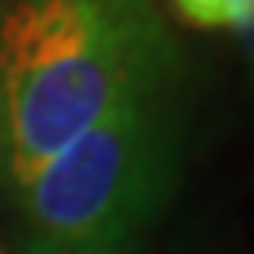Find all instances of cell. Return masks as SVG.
<instances>
[{
    "label": "cell",
    "mask_w": 254,
    "mask_h": 254,
    "mask_svg": "<svg viewBox=\"0 0 254 254\" xmlns=\"http://www.w3.org/2000/svg\"><path fill=\"white\" fill-rule=\"evenodd\" d=\"M170 11L198 32H230L247 39L254 32V0H166Z\"/></svg>",
    "instance_id": "obj_3"
},
{
    "label": "cell",
    "mask_w": 254,
    "mask_h": 254,
    "mask_svg": "<svg viewBox=\"0 0 254 254\" xmlns=\"http://www.w3.org/2000/svg\"><path fill=\"white\" fill-rule=\"evenodd\" d=\"M240 53H244V60H247V71H251V78H254V32L247 39H240Z\"/></svg>",
    "instance_id": "obj_5"
},
{
    "label": "cell",
    "mask_w": 254,
    "mask_h": 254,
    "mask_svg": "<svg viewBox=\"0 0 254 254\" xmlns=\"http://www.w3.org/2000/svg\"><path fill=\"white\" fill-rule=\"evenodd\" d=\"M155 0H0V190L7 201L141 81L177 67Z\"/></svg>",
    "instance_id": "obj_1"
},
{
    "label": "cell",
    "mask_w": 254,
    "mask_h": 254,
    "mask_svg": "<svg viewBox=\"0 0 254 254\" xmlns=\"http://www.w3.org/2000/svg\"><path fill=\"white\" fill-rule=\"evenodd\" d=\"M0 254H4V247H0Z\"/></svg>",
    "instance_id": "obj_6"
},
{
    "label": "cell",
    "mask_w": 254,
    "mask_h": 254,
    "mask_svg": "<svg viewBox=\"0 0 254 254\" xmlns=\"http://www.w3.org/2000/svg\"><path fill=\"white\" fill-rule=\"evenodd\" d=\"M166 254H237V251L230 240H219V237L198 230V233H184L180 240H173L166 247Z\"/></svg>",
    "instance_id": "obj_4"
},
{
    "label": "cell",
    "mask_w": 254,
    "mask_h": 254,
    "mask_svg": "<svg viewBox=\"0 0 254 254\" xmlns=\"http://www.w3.org/2000/svg\"><path fill=\"white\" fill-rule=\"evenodd\" d=\"M180 78L141 81L11 198L21 254H145L184 173Z\"/></svg>",
    "instance_id": "obj_2"
}]
</instances>
